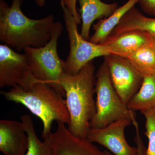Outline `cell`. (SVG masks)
Returning a JSON list of instances; mask_svg holds the SVG:
<instances>
[{
  "label": "cell",
  "mask_w": 155,
  "mask_h": 155,
  "mask_svg": "<svg viewBox=\"0 0 155 155\" xmlns=\"http://www.w3.org/2000/svg\"><path fill=\"white\" fill-rule=\"evenodd\" d=\"M80 5L81 25V35L86 40L90 38V30L96 19L107 18L118 8L116 3L107 4L101 0H78Z\"/></svg>",
  "instance_id": "cell-12"
},
{
  "label": "cell",
  "mask_w": 155,
  "mask_h": 155,
  "mask_svg": "<svg viewBox=\"0 0 155 155\" xmlns=\"http://www.w3.org/2000/svg\"><path fill=\"white\" fill-rule=\"evenodd\" d=\"M28 146V135L21 122L0 121V150L5 155H25Z\"/></svg>",
  "instance_id": "cell-11"
},
{
  "label": "cell",
  "mask_w": 155,
  "mask_h": 155,
  "mask_svg": "<svg viewBox=\"0 0 155 155\" xmlns=\"http://www.w3.org/2000/svg\"><path fill=\"white\" fill-rule=\"evenodd\" d=\"M127 59L143 77L155 76V44L153 39Z\"/></svg>",
  "instance_id": "cell-16"
},
{
  "label": "cell",
  "mask_w": 155,
  "mask_h": 155,
  "mask_svg": "<svg viewBox=\"0 0 155 155\" xmlns=\"http://www.w3.org/2000/svg\"><path fill=\"white\" fill-rule=\"evenodd\" d=\"M37 6L39 8H43L45 5L46 0H35Z\"/></svg>",
  "instance_id": "cell-23"
},
{
  "label": "cell",
  "mask_w": 155,
  "mask_h": 155,
  "mask_svg": "<svg viewBox=\"0 0 155 155\" xmlns=\"http://www.w3.org/2000/svg\"><path fill=\"white\" fill-rule=\"evenodd\" d=\"M95 77L96 113L90 127L103 128L121 119L136 120L135 112L128 109L115 90L105 61L99 67Z\"/></svg>",
  "instance_id": "cell-5"
},
{
  "label": "cell",
  "mask_w": 155,
  "mask_h": 155,
  "mask_svg": "<svg viewBox=\"0 0 155 155\" xmlns=\"http://www.w3.org/2000/svg\"><path fill=\"white\" fill-rule=\"evenodd\" d=\"M140 112L146 119L145 135L148 139L145 155H155V108Z\"/></svg>",
  "instance_id": "cell-19"
},
{
  "label": "cell",
  "mask_w": 155,
  "mask_h": 155,
  "mask_svg": "<svg viewBox=\"0 0 155 155\" xmlns=\"http://www.w3.org/2000/svg\"><path fill=\"white\" fill-rule=\"evenodd\" d=\"M38 82L41 81L34 76L24 53L16 52L7 45H0V87L18 85L28 90Z\"/></svg>",
  "instance_id": "cell-7"
},
{
  "label": "cell",
  "mask_w": 155,
  "mask_h": 155,
  "mask_svg": "<svg viewBox=\"0 0 155 155\" xmlns=\"http://www.w3.org/2000/svg\"><path fill=\"white\" fill-rule=\"evenodd\" d=\"M153 40L155 44V36H152Z\"/></svg>",
  "instance_id": "cell-24"
},
{
  "label": "cell",
  "mask_w": 155,
  "mask_h": 155,
  "mask_svg": "<svg viewBox=\"0 0 155 155\" xmlns=\"http://www.w3.org/2000/svg\"><path fill=\"white\" fill-rule=\"evenodd\" d=\"M0 93L8 101L23 105L41 120L43 125V139L51 133L54 121L68 125L70 123V114L66 100L46 83L37 82L28 90L17 85L9 91Z\"/></svg>",
  "instance_id": "cell-3"
},
{
  "label": "cell",
  "mask_w": 155,
  "mask_h": 155,
  "mask_svg": "<svg viewBox=\"0 0 155 155\" xmlns=\"http://www.w3.org/2000/svg\"><path fill=\"white\" fill-rule=\"evenodd\" d=\"M111 81L122 101L127 105L141 87L143 77L127 58L116 55L104 57Z\"/></svg>",
  "instance_id": "cell-8"
},
{
  "label": "cell",
  "mask_w": 155,
  "mask_h": 155,
  "mask_svg": "<svg viewBox=\"0 0 155 155\" xmlns=\"http://www.w3.org/2000/svg\"><path fill=\"white\" fill-rule=\"evenodd\" d=\"M58 122L54 133L48 136L51 155H106L87 138H80L72 135L65 124Z\"/></svg>",
  "instance_id": "cell-10"
},
{
  "label": "cell",
  "mask_w": 155,
  "mask_h": 155,
  "mask_svg": "<svg viewBox=\"0 0 155 155\" xmlns=\"http://www.w3.org/2000/svg\"><path fill=\"white\" fill-rule=\"evenodd\" d=\"M138 3L144 13L155 16V0H139Z\"/></svg>",
  "instance_id": "cell-22"
},
{
  "label": "cell",
  "mask_w": 155,
  "mask_h": 155,
  "mask_svg": "<svg viewBox=\"0 0 155 155\" xmlns=\"http://www.w3.org/2000/svg\"><path fill=\"white\" fill-rule=\"evenodd\" d=\"M134 126L135 127L136 136L134 138V141L137 145V147L138 149V155H145L146 149L144 143L143 141L141 136L140 134L138 122L137 120L132 122ZM106 155H114L110 152L104 150Z\"/></svg>",
  "instance_id": "cell-20"
},
{
  "label": "cell",
  "mask_w": 155,
  "mask_h": 155,
  "mask_svg": "<svg viewBox=\"0 0 155 155\" xmlns=\"http://www.w3.org/2000/svg\"><path fill=\"white\" fill-rule=\"evenodd\" d=\"M62 23L55 22L51 38L44 46L26 47L23 50L32 74L36 79L47 84L63 97L65 91L60 79L64 74V61L58 55V40L62 34Z\"/></svg>",
  "instance_id": "cell-4"
},
{
  "label": "cell",
  "mask_w": 155,
  "mask_h": 155,
  "mask_svg": "<svg viewBox=\"0 0 155 155\" xmlns=\"http://www.w3.org/2000/svg\"><path fill=\"white\" fill-rule=\"evenodd\" d=\"M21 122L28 135V146L25 155H51L49 141L48 137L42 142L35 133L31 116L24 115L21 116Z\"/></svg>",
  "instance_id": "cell-18"
},
{
  "label": "cell",
  "mask_w": 155,
  "mask_h": 155,
  "mask_svg": "<svg viewBox=\"0 0 155 155\" xmlns=\"http://www.w3.org/2000/svg\"><path fill=\"white\" fill-rule=\"evenodd\" d=\"M127 107L134 112L155 108V76L143 77L141 87L127 103Z\"/></svg>",
  "instance_id": "cell-17"
},
{
  "label": "cell",
  "mask_w": 155,
  "mask_h": 155,
  "mask_svg": "<svg viewBox=\"0 0 155 155\" xmlns=\"http://www.w3.org/2000/svg\"><path fill=\"white\" fill-rule=\"evenodd\" d=\"M152 39V36L147 31L133 30L123 32L115 37H108L99 44L113 48L121 57L127 58Z\"/></svg>",
  "instance_id": "cell-13"
},
{
  "label": "cell",
  "mask_w": 155,
  "mask_h": 155,
  "mask_svg": "<svg viewBox=\"0 0 155 155\" xmlns=\"http://www.w3.org/2000/svg\"><path fill=\"white\" fill-rule=\"evenodd\" d=\"M60 82L65 91L70 114L67 128L74 136L86 138L90 123L96 113L94 99L96 77L93 61L84 65L76 75L64 73Z\"/></svg>",
  "instance_id": "cell-2"
},
{
  "label": "cell",
  "mask_w": 155,
  "mask_h": 155,
  "mask_svg": "<svg viewBox=\"0 0 155 155\" xmlns=\"http://www.w3.org/2000/svg\"><path fill=\"white\" fill-rule=\"evenodd\" d=\"M139 0H128L123 5L119 7L107 18L100 19L93 25L94 33L88 41L98 44L108 37L112 31L119 24L124 14L138 3Z\"/></svg>",
  "instance_id": "cell-15"
},
{
  "label": "cell",
  "mask_w": 155,
  "mask_h": 155,
  "mask_svg": "<svg viewBox=\"0 0 155 155\" xmlns=\"http://www.w3.org/2000/svg\"><path fill=\"white\" fill-rule=\"evenodd\" d=\"M70 46L69 55L64 61V73L76 75L89 61L101 56L116 55L121 56L113 48L101 44L92 43L82 38L78 29V24L74 17L68 9L61 4Z\"/></svg>",
  "instance_id": "cell-6"
},
{
  "label": "cell",
  "mask_w": 155,
  "mask_h": 155,
  "mask_svg": "<svg viewBox=\"0 0 155 155\" xmlns=\"http://www.w3.org/2000/svg\"><path fill=\"white\" fill-rule=\"evenodd\" d=\"M133 30L147 31L155 36V18L146 17L134 7L124 14L108 37H115L123 32Z\"/></svg>",
  "instance_id": "cell-14"
},
{
  "label": "cell",
  "mask_w": 155,
  "mask_h": 155,
  "mask_svg": "<svg viewBox=\"0 0 155 155\" xmlns=\"http://www.w3.org/2000/svg\"><path fill=\"white\" fill-rule=\"evenodd\" d=\"M131 123L130 119H121L103 128L90 127L86 138L104 147L114 155H138L137 147L130 146L125 137V128Z\"/></svg>",
  "instance_id": "cell-9"
},
{
  "label": "cell",
  "mask_w": 155,
  "mask_h": 155,
  "mask_svg": "<svg viewBox=\"0 0 155 155\" xmlns=\"http://www.w3.org/2000/svg\"><path fill=\"white\" fill-rule=\"evenodd\" d=\"M60 3L63 4L74 17L78 24H80L81 22V16L76 8L77 0H60Z\"/></svg>",
  "instance_id": "cell-21"
},
{
  "label": "cell",
  "mask_w": 155,
  "mask_h": 155,
  "mask_svg": "<svg viewBox=\"0 0 155 155\" xmlns=\"http://www.w3.org/2000/svg\"><path fill=\"white\" fill-rule=\"evenodd\" d=\"M23 0H13L11 6L0 0V41L16 51L44 46L51 38L54 25L52 14L38 19L26 17L21 9Z\"/></svg>",
  "instance_id": "cell-1"
}]
</instances>
